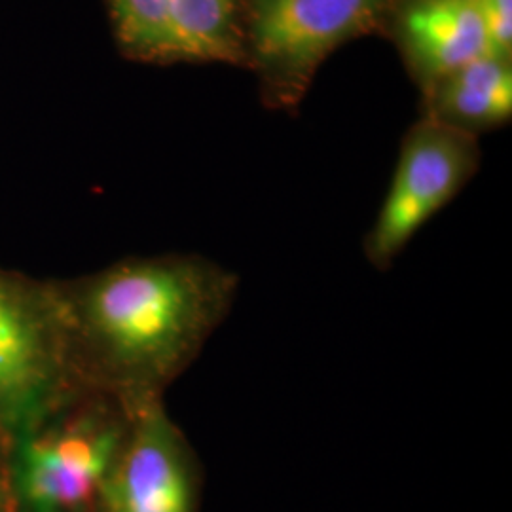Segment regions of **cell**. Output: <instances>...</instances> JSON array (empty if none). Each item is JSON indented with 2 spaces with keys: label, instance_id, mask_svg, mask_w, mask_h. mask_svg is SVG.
I'll return each mask as SVG.
<instances>
[{
  "label": "cell",
  "instance_id": "obj_1",
  "mask_svg": "<svg viewBox=\"0 0 512 512\" xmlns=\"http://www.w3.org/2000/svg\"><path fill=\"white\" fill-rule=\"evenodd\" d=\"M54 285L80 384L139 403L154 399L198 355L238 281L203 256L158 255Z\"/></svg>",
  "mask_w": 512,
  "mask_h": 512
},
{
  "label": "cell",
  "instance_id": "obj_10",
  "mask_svg": "<svg viewBox=\"0 0 512 512\" xmlns=\"http://www.w3.org/2000/svg\"><path fill=\"white\" fill-rule=\"evenodd\" d=\"M118 52L145 65L171 61V0H105Z\"/></svg>",
  "mask_w": 512,
  "mask_h": 512
},
{
  "label": "cell",
  "instance_id": "obj_8",
  "mask_svg": "<svg viewBox=\"0 0 512 512\" xmlns=\"http://www.w3.org/2000/svg\"><path fill=\"white\" fill-rule=\"evenodd\" d=\"M423 95V116L478 137L512 118V59L486 54L444 76Z\"/></svg>",
  "mask_w": 512,
  "mask_h": 512
},
{
  "label": "cell",
  "instance_id": "obj_6",
  "mask_svg": "<svg viewBox=\"0 0 512 512\" xmlns=\"http://www.w3.org/2000/svg\"><path fill=\"white\" fill-rule=\"evenodd\" d=\"M133 420L101 488L105 512H192L194 484L183 439L154 399Z\"/></svg>",
  "mask_w": 512,
  "mask_h": 512
},
{
  "label": "cell",
  "instance_id": "obj_3",
  "mask_svg": "<svg viewBox=\"0 0 512 512\" xmlns=\"http://www.w3.org/2000/svg\"><path fill=\"white\" fill-rule=\"evenodd\" d=\"M76 387L54 281L0 266V431L44 420Z\"/></svg>",
  "mask_w": 512,
  "mask_h": 512
},
{
  "label": "cell",
  "instance_id": "obj_5",
  "mask_svg": "<svg viewBox=\"0 0 512 512\" xmlns=\"http://www.w3.org/2000/svg\"><path fill=\"white\" fill-rule=\"evenodd\" d=\"M52 414L8 439L12 494L21 512H84L99 499L126 433L99 416Z\"/></svg>",
  "mask_w": 512,
  "mask_h": 512
},
{
  "label": "cell",
  "instance_id": "obj_12",
  "mask_svg": "<svg viewBox=\"0 0 512 512\" xmlns=\"http://www.w3.org/2000/svg\"><path fill=\"white\" fill-rule=\"evenodd\" d=\"M10 494H8V488H6V484H4V480H2V475H0V512H8V505H10Z\"/></svg>",
  "mask_w": 512,
  "mask_h": 512
},
{
  "label": "cell",
  "instance_id": "obj_11",
  "mask_svg": "<svg viewBox=\"0 0 512 512\" xmlns=\"http://www.w3.org/2000/svg\"><path fill=\"white\" fill-rule=\"evenodd\" d=\"M490 52L512 59V0H476Z\"/></svg>",
  "mask_w": 512,
  "mask_h": 512
},
{
  "label": "cell",
  "instance_id": "obj_4",
  "mask_svg": "<svg viewBox=\"0 0 512 512\" xmlns=\"http://www.w3.org/2000/svg\"><path fill=\"white\" fill-rule=\"evenodd\" d=\"M480 158L478 137L421 114L404 135L387 196L366 234V258L382 270L391 266L475 177Z\"/></svg>",
  "mask_w": 512,
  "mask_h": 512
},
{
  "label": "cell",
  "instance_id": "obj_2",
  "mask_svg": "<svg viewBox=\"0 0 512 512\" xmlns=\"http://www.w3.org/2000/svg\"><path fill=\"white\" fill-rule=\"evenodd\" d=\"M397 0H241L247 67L266 107L294 110L330 55L384 35Z\"/></svg>",
  "mask_w": 512,
  "mask_h": 512
},
{
  "label": "cell",
  "instance_id": "obj_9",
  "mask_svg": "<svg viewBox=\"0 0 512 512\" xmlns=\"http://www.w3.org/2000/svg\"><path fill=\"white\" fill-rule=\"evenodd\" d=\"M171 61L247 67L241 0H171Z\"/></svg>",
  "mask_w": 512,
  "mask_h": 512
},
{
  "label": "cell",
  "instance_id": "obj_7",
  "mask_svg": "<svg viewBox=\"0 0 512 512\" xmlns=\"http://www.w3.org/2000/svg\"><path fill=\"white\" fill-rule=\"evenodd\" d=\"M384 35L395 42L421 93L492 54L476 0H397Z\"/></svg>",
  "mask_w": 512,
  "mask_h": 512
}]
</instances>
